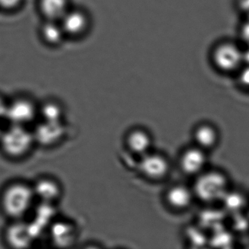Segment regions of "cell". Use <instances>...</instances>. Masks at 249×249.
I'll return each instance as SVG.
<instances>
[{"instance_id": "cell-9", "label": "cell", "mask_w": 249, "mask_h": 249, "mask_svg": "<svg viewBox=\"0 0 249 249\" xmlns=\"http://www.w3.org/2000/svg\"><path fill=\"white\" fill-rule=\"evenodd\" d=\"M206 152L197 146L186 149L179 157V166L183 172L189 175H198L207 165Z\"/></svg>"}, {"instance_id": "cell-24", "label": "cell", "mask_w": 249, "mask_h": 249, "mask_svg": "<svg viewBox=\"0 0 249 249\" xmlns=\"http://www.w3.org/2000/svg\"><path fill=\"white\" fill-rule=\"evenodd\" d=\"M3 131L4 129L1 128V125H0V140H1V135H2Z\"/></svg>"}, {"instance_id": "cell-4", "label": "cell", "mask_w": 249, "mask_h": 249, "mask_svg": "<svg viewBox=\"0 0 249 249\" xmlns=\"http://www.w3.org/2000/svg\"><path fill=\"white\" fill-rule=\"evenodd\" d=\"M59 22L67 41L83 40L93 28V18L90 12L85 7L73 4Z\"/></svg>"}, {"instance_id": "cell-8", "label": "cell", "mask_w": 249, "mask_h": 249, "mask_svg": "<svg viewBox=\"0 0 249 249\" xmlns=\"http://www.w3.org/2000/svg\"><path fill=\"white\" fill-rule=\"evenodd\" d=\"M35 143L43 146L56 144L64 137L65 127L64 122H53L37 119L32 130Z\"/></svg>"}, {"instance_id": "cell-12", "label": "cell", "mask_w": 249, "mask_h": 249, "mask_svg": "<svg viewBox=\"0 0 249 249\" xmlns=\"http://www.w3.org/2000/svg\"><path fill=\"white\" fill-rule=\"evenodd\" d=\"M164 197L165 203L171 209L183 211L191 206L195 195L193 189L184 184H174L166 190Z\"/></svg>"}, {"instance_id": "cell-1", "label": "cell", "mask_w": 249, "mask_h": 249, "mask_svg": "<svg viewBox=\"0 0 249 249\" xmlns=\"http://www.w3.org/2000/svg\"><path fill=\"white\" fill-rule=\"evenodd\" d=\"M35 200L32 186L22 182L13 183L1 193V209L13 220H21L32 210Z\"/></svg>"}, {"instance_id": "cell-18", "label": "cell", "mask_w": 249, "mask_h": 249, "mask_svg": "<svg viewBox=\"0 0 249 249\" xmlns=\"http://www.w3.org/2000/svg\"><path fill=\"white\" fill-rule=\"evenodd\" d=\"M221 202L223 203L225 209L231 213L241 211L245 207L247 203L245 197L241 193L231 192L229 190L224 196Z\"/></svg>"}, {"instance_id": "cell-19", "label": "cell", "mask_w": 249, "mask_h": 249, "mask_svg": "<svg viewBox=\"0 0 249 249\" xmlns=\"http://www.w3.org/2000/svg\"><path fill=\"white\" fill-rule=\"evenodd\" d=\"M238 72L240 84L245 89H249V65L244 64Z\"/></svg>"}, {"instance_id": "cell-20", "label": "cell", "mask_w": 249, "mask_h": 249, "mask_svg": "<svg viewBox=\"0 0 249 249\" xmlns=\"http://www.w3.org/2000/svg\"><path fill=\"white\" fill-rule=\"evenodd\" d=\"M240 35L247 46H249V14L247 15V19L241 25Z\"/></svg>"}, {"instance_id": "cell-21", "label": "cell", "mask_w": 249, "mask_h": 249, "mask_svg": "<svg viewBox=\"0 0 249 249\" xmlns=\"http://www.w3.org/2000/svg\"><path fill=\"white\" fill-rule=\"evenodd\" d=\"M20 1L21 0H0V7L6 10H12L17 7Z\"/></svg>"}, {"instance_id": "cell-14", "label": "cell", "mask_w": 249, "mask_h": 249, "mask_svg": "<svg viewBox=\"0 0 249 249\" xmlns=\"http://www.w3.org/2000/svg\"><path fill=\"white\" fill-rule=\"evenodd\" d=\"M40 33L44 42L53 48H58L67 41L59 20H45Z\"/></svg>"}, {"instance_id": "cell-22", "label": "cell", "mask_w": 249, "mask_h": 249, "mask_svg": "<svg viewBox=\"0 0 249 249\" xmlns=\"http://www.w3.org/2000/svg\"><path fill=\"white\" fill-rule=\"evenodd\" d=\"M8 103L5 99L0 96V120L5 119Z\"/></svg>"}, {"instance_id": "cell-17", "label": "cell", "mask_w": 249, "mask_h": 249, "mask_svg": "<svg viewBox=\"0 0 249 249\" xmlns=\"http://www.w3.org/2000/svg\"><path fill=\"white\" fill-rule=\"evenodd\" d=\"M64 111L61 104L48 101L39 108L38 119L53 122H64Z\"/></svg>"}, {"instance_id": "cell-5", "label": "cell", "mask_w": 249, "mask_h": 249, "mask_svg": "<svg viewBox=\"0 0 249 249\" xmlns=\"http://www.w3.org/2000/svg\"><path fill=\"white\" fill-rule=\"evenodd\" d=\"M212 61L215 67L224 73L238 72L244 65L243 50L233 42H222L213 49Z\"/></svg>"}, {"instance_id": "cell-3", "label": "cell", "mask_w": 249, "mask_h": 249, "mask_svg": "<svg viewBox=\"0 0 249 249\" xmlns=\"http://www.w3.org/2000/svg\"><path fill=\"white\" fill-rule=\"evenodd\" d=\"M228 190L226 175L218 171H203L197 175L193 187L195 197L206 203L221 202Z\"/></svg>"}, {"instance_id": "cell-13", "label": "cell", "mask_w": 249, "mask_h": 249, "mask_svg": "<svg viewBox=\"0 0 249 249\" xmlns=\"http://www.w3.org/2000/svg\"><path fill=\"white\" fill-rule=\"evenodd\" d=\"M7 243L14 248H24L29 247L32 239L28 225L21 220H15L5 232Z\"/></svg>"}, {"instance_id": "cell-16", "label": "cell", "mask_w": 249, "mask_h": 249, "mask_svg": "<svg viewBox=\"0 0 249 249\" xmlns=\"http://www.w3.org/2000/svg\"><path fill=\"white\" fill-rule=\"evenodd\" d=\"M72 5L71 0H39V7L45 20H60Z\"/></svg>"}, {"instance_id": "cell-6", "label": "cell", "mask_w": 249, "mask_h": 249, "mask_svg": "<svg viewBox=\"0 0 249 249\" xmlns=\"http://www.w3.org/2000/svg\"><path fill=\"white\" fill-rule=\"evenodd\" d=\"M138 170L146 179L160 181L169 175L171 162L163 153L151 151L139 157Z\"/></svg>"}, {"instance_id": "cell-7", "label": "cell", "mask_w": 249, "mask_h": 249, "mask_svg": "<svg viewBox=\"0 0 249 249\" xmlns=\"http://www.w3.org/2000/svg\"><path fill=\"white\" fill-rule=\"evenodd\" d=\"M39 115V107L27 98H18L9 102L5 119L10 124L29 127L36 122Z\"/></svg>"}, {"instance_id": "cell-10", "label": "cell", "mask_w": 249, "mask_h": 249, "mask_svg": "<svg viewBox=\"0 0 249 249\" xmlns=\"http://www.w3.org/2000/svg\"><path fill=\"white\" fill-rule=\"evenodd\" d=\"M124 144L130 153L141 157L152 151L153 137L147 130L136 127L126 134Z\"/></svg>"}, {"instance_id": "cell-11", "label": "cell", "mask_w": 249, "mask_h": 249, "mask_svg": "<svg viewBox=\"0 0 249 249\" xmlns=\"http://www.w3.org/2000/svg\"><path fill=\"white\" fill-rule=\"evenodd\" d=\"M36 199L45 204H51L59 200L62 194L61 184L52 177H42L33 186Z\"/></svg>"}, {"instance_id": "cell-2", "label": "cell", "mask_w": 249, "mask_h": 249, "mask_svg": "<svg viewBox=\"0 0 249 249\" xmlns=\"http://www.w3.org/2000/svg\"><path fill=\"white\" fill-rule=\"evenodd\" d=\"M36 144L33 132L29 127L10 124L3 131L0 146L6 156L20 159L29 154Z\"/></svg>"}, {"instance_id": "cell-15", "label": "cell", "mask_w": 249, "mask_h": 249, "mask_svg": "<svg viewBox=\"0 0 249 249\" xmlns=\"http://www.w3.org/2000/svg\"><path fill=\"white\" fill-rule=\"evenodd\" d=\"M195 144L197 147L207 151L213 149L219 140V133L213 126L202 124L196 127L193 132Z\"/></svg>"}, {"instance_id": "cell-23", "label": "cell", "mask_w": 249, "mask_h": 249, "mask_svg": "<svg viewBox=\"0 0 249 249\" xmlns=\"http://www.w3.org/2000/svg\"><path fill=\"white\" fill-rule=\"evenodd\" d=\"M243 62L246 65H249V46L243 50Z\"/></svg>"}]
</instances>
